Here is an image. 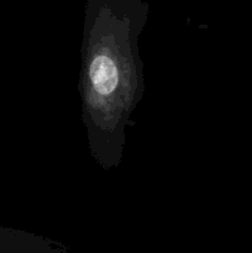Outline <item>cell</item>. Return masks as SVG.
Returning <instances> with one entry per match:
<instances>
[{
	"mask_svg": "<svg viewBox=\"0 0 252 253\" xmlns=\"http://www.w3.org/2000/svg\"><path fill=\"white\" fill-rule=\"evenodd\" d=\"M89 77L94 89L100 95H109L118 85V69L115 63L104 54L94 57L89 67Z\"/></svg>",
	"mask_w": 252,
	"mask_h": 253,
	"instance_id": "6da1fadb",
	"label": "cell"
}]
</instances>
